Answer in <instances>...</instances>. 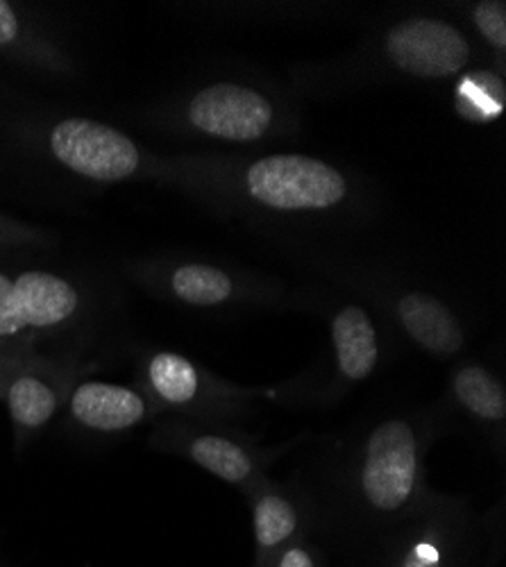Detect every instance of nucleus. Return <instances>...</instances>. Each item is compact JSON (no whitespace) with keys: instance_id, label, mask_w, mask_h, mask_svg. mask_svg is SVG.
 Segmentation results:
<instances>
[{"instance_id":"nucleus-14","label":"nucleus","mask_w":506,"mask_h":567,"mask_svg":"<svg viewBox=\"0 0 506 567\" xmlns=\"http://www.w3.org/2000/svg\"><path fill=\"white\" fill-rule=\"evenodd\" d=\"M334 370L343 386L365 382L380 365L382 341L378 327L363 307L348 305L332 318Z\"/></svg>"},{"instance_id":"nucleus-4","label":"nucleus","mask_w":506,"mask_h":567,"mask_svg":"<svg viewBox=\"0 0 506 567\" xmlns=\"http://www.w3.org/2000/svg\"><path fill=\"white\" fill-rule=\"evenodd\" d=\"M140 386L159 411H175L189 417L237 415L259 391L241 389L218 380L216 374L171 350L151 352L140 363Z\"/></svg>"},{"instance_id":"nucleus-12","label":"nucleus","mask_w":506,"mask_h":567,"mask_svg":"<svg viewBox=\"0 0 506 567\" xmlns=\"http://www.w3.org/2000/svg\"><path fill=\"white\" fill-rule=\"evenodd\" d=\"M252 513L255 558L250 567L266 565L282 547L309 536L311 515L300 497L266 477L246 491Z\"/></svg>"},{"instance_id":"nucleus-15","label":"nucleus","mask_w":506,"mask_h":567,"mask_svg":"<svg viewBox=\"0 0 506 567\" xmlns=\"http://www.w3.org/2000/svg\"><path fill=\"white\" fill-rule=\"evenodd\" d=\"M450 393L458 411L466 413L479 430L502 443L506 422V391L497 374L482 363L468 361L450 377Z\"/></svg>"},{"instance_id":"nucleus-2","label":"nucleus","mask_w":506,"mask_h":567,"mask_svg":"<svg viewBox=\"0 0 506 567\" xmlns=\"http://www.w3.org/2000/svg\"><path fill=\"white\" fill-rule=\"evenodd\" d=\"M84 298L73 281L49 270H0V346L39 352V343L78 322Z\"/></svg>"},{"instance_id":"nucleus-13","label":"nucleus","mask_w":506,"mask_h":567,"mask_svg":"<svg viewBox=\"0 0 506 567\" xmlns=\"http://www.w3.org/2000/svg\"><path fill=\"white\" fill-rule=\"evenodd\" d=\"M393 313L404 337L432 357L452 359L466 346V332L456 313L430 293L409 291L400 296Z\"/></svg>"},{"instance_id":"nucleus-1","label":"nucleus","mask_w":506,"mask_h":567,"mask_svg":"<svg viewBox=\"0 0 506 567\" xmlns=\"http://www.w3.org/2000/svg\"><path fill=\"white\" fill-rule=\"evenodd\" d=\"M425 450L423 422L411 417L382 420L365 434L350 475V502L361 523L395 527L434 499L425 486Z\"/></svg>"},{"instance_id":"nucleus-8","label":"nucleus","mask_w":506,"mask_h":567,"mask_svg":"<svg viewBox=\"0 0 506 567\" xmlns=\"http://www.w3.org/2000/svg\"><path fill=\"white\" fill-rule=\"evenodd\" d=\"M82 368L71 359L30 354L8 380L3 400L12 420L14 445L23 450L64 411Z\"/></svg>"},{"instance_id":"nucleus-20","label":"nucleus","mask_w":506,"mask_h":567,"mask_svg":"<svg viewBox=\"0 0 506 567\" xmlns=\"http://www.w3.org/2000/svg\"><path fill=\"white\" fill-rule=\"evenodd\" d=\"M261 567H328L326 556L309 536L293 540L291 545L282 547L266 565Z\"/></svg>"},{"instance_id":"nucleus-5","label":"nucleus","mask_w":506,"mask_h":567,"mask_svg":"<svg viewBox=\"0 0 506 567\" xmlns=\"http://www.w3.org/2000/svg\"><path fill=\"white\" fill-rule=\"evenodd\" d=\"M153 445L187 458L216 480L241 491L261 482L264 470L278 456V452L261 450L252 441L205 420L164 422L153 434Z\"/></svg>"},{"instance_id":"nucleus-23","label":"nucleus","mask_w":506,"mask_h":567,"mask_svg":"<svg viewBox=\"0 0 506 567\" xmlns=\"http://www.w3.org/2000/svg\"><path fill=\"white\" fill-rule=\"evenodd\" d=\"M502 558H504V527L499 525V529L493 534L490 547H488L479 567H499Z\"/></svg>"},{"instance_id":"nucleus-22","label":"nucleus","mask_w":506,"mask_h":567,"mask_svg":"<svg viewBox=\"0 0 506 567\" xmlns=\"http://www.w3.org/2000/svg\"><path fill=\"white\" fill-rule=\"evenodd\" d=\"M37 352H28V350H14V348H3L0 346V398H3L6 384L12 377V372L30 357Z\"/></svg>"},{"instance_id":"nucleus-11","label":"nucleus","mask_w":506,"mask_h":567,"mask_svg":"<svg viewBox=\"0 0 506 567\" xmlns=\"http://www.w3.org/2000/svg\"><path fill=\"white\" fill-rule=\"evenodd\" d=\"M64 413L78 432L121 436L151 422L159 409L140 386L84 380L73 386Z\"/></svg>"},{"instance_id":"nucleus-16","label":"nucleus","mask_w":506,"mask_h":567,"mask_svg":"<svg viewBox=\"0 0 506 567\" xmlns=\"http://www.w3.org/2000/svg\"><path fill=\"white\" fill-rule=\"evenodd\" d=\"M166 293L187 307L211 309L237 298V281L209 264H179L164 279Z\"/></svg>"},{"instance_id":"nucleus-7","label":"nucleus","mask_w":506,"mask_h":567,"mask_svg":"<svg viewBox=\"0 0 506 567\" xmlns=\"http://www.w3.org/2000/svg\"><path fill=\"white\" fill-rule=\"evenodd\" d=\"M252 200L278 212H326L348 198V179L326 162L307 155H270L246 171Z\"/></svg>"},{"instance_id":"nucleus-21","label":"nucleus","mask_w":506,"mask_h":567,"mask_svg":"<svg viewBox=\"0 0 506 567\" xmlns=\"http://www.w3.org/2000/svg\"><path fill=\"white\" fill-rule=\"evenodd\" d=\"M43 239L41 229L0 216V246H41Z\"/></svg>"},{"instance_id":"nucleus-17","label":"nucleus","mask_w":506,"mask_h":567,"mask_svg":"<svg viewBox=\"0 0 506 567\" xmlns=\"http://www.w3.org/2000/svg\"><path fill=\"white\" fill-rule=\"evenodd\" d=\"M0 53L28 60L32 64L64 71L69 64L53 43L37 39L23 23V17L12 3L0 0Z\"/></svg>"},{"instance_id":"nucleus-10","label":"nucleus","mask_w":506,"mask_h":567,"mask_svg":"<svg viewBox=\"0 0 506 567\" xmlns=\"http://www.w3.org/2000/svg\"><path fill=\"white\" fill-rule=\"evenodd\" d=\"M187 121L207 136L248 144L270 130L275 110L264 93L246 84L216 82L189 101Z\"/></svg>"},{"instance_id":"nucleus-3","label":"nucleus","mask_w":506,"mask_h":567,"mask_svg":"<svg viewBox=\"0 0 506 567\" xmlns=\"http://www.w3.org/2000/svg\"><path fill=\"white\" fill-rule=\"evenodd\" d=\"M477 532L456 499L434 497L395 525L378 567H475Z\"/></svg>"},{"instance_id":"nucleus-19","label":"nucleus","mask_w":506,"mask_h":567,"mask_svg":"<svg viewBox=\"0 0 506 567\" xmlns=\"http://www.w3.org/2000/svg\"><path fill=\"white\" fill-rule=\"evenodd\" d=\"M473 23L493 49H506V6L502 0H486V3L475 6Z\"/></svg>"},{"instance_id":"nucleus-18","label":"nucleus","mask_w":506,"mask_h":567,"mask_svg":"<svg viewBox=\"0 0 506 567\" xmlns=\"http://www.w3.org/2000/svg\"><path fill=\"white\" fill-rule=\"evenodd\" d=\"M504 82L488 73L477 71L464 78L456 89V112L468 121L488 123L502 116L504 112Z\"/></svg>"},{"instance_id":"nucleus-6","label":"nucleus","mask_w":506,"mask_h":567,"mask_svg":"<svg viewBox=\"0 0 506 567\" xmlns=\"http://www.w3.org/2000/svg\"><path fill=\"white\" fill-rule=\"evenodd\" d=\"M51 157L78 177L91 182H125L146 168L144 151L125 132L94 118L69 116L45 132Z\"/></svg>"},{"instance_id":"nucleus-9","label":"nucleus","mask_w":506,"mask_h":567,"mask_svg":"<svg viewBox=\"0 0 506 567\" xmlns=\"http://www.w3.org/2000/svg\"><path fill=\"white\" fill-rule=\"evenodd\" d=\"M384 51L391 64L419 80H445L471 62L466 34L441 19H406L386 32Z\"/></svg>"}]
</instances>
